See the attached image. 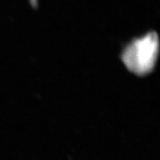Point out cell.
<instances>
[{
    "instance_id": "6da1fadb",
    "label": "cell",
    "mask_w": 160,
    "mask_h": 160,
    "mask_svg": "<svg viewBox=\"0 0 160 160\" xmlns=\"http://www.w3.org/2000/svg\"><path fill=\"white\" fill-rule=\"evenodd\" d=\"M159 38L156 33L149 32L130 42L122 53V60L127 68L138 76L151 72L159 53Z\"/></svg>"
}]
</instances>
